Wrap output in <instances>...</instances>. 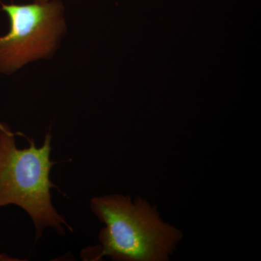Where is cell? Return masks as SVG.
<instances>
[{"instance_id":"2","label":"cell","mask_w":261,"mask_h":261,"mask_svg":"<svg viewBox=\"0 0 261 261\" xmlns=\"http://www.w3.org/2000/svg\"><path fill=\"white\" fill-rule=\"evenodd\" d=\"M29 147L19 149L9 125L0 121V207L14 205L21 207L32 219L36 240L47 228L63 236L72 227L53 205L50 171L51 135L47 132L44 143L36 147L28 139Z\"/></svg>"},{"instance_id":"5","label":"cell","mask_w":261,"mask_h":261,"mask_svg":"<svg viewBox=\"0 0 261 261\" xmlns=\"http://www.w3.org/2000/svg\"><path fill=\"white\" fill-rule=\"evenodd\" d=\"M49 0H33V2H35V3H46V2H48Z\"/></svg>"},{"instance_id":"3","label":"cell","mask_w":261,"mask_h":261,"mask_svg":"<svg viewBox=\"0 0 261 261\" xmlns=\"http://www.w3.org/2000/svg\"><path fill=\"white\" fill-rule=\"evenodd\" d=\"M0 5L10 22L8 32L0 36V74H14L30 63L55 56L68 32L61 0Z\"/></svg>"},{"instance_id":"1","label":"cell","mask_w":261,"mask_h":261,"mask_svg":"<svg viewBox=\"0 0 261 261\" xmlns=\"http://www.w3.org/2000/svg\"><path fill=\"white\" fill-rule=\"evenodd\" d=\"M91 210L106 226L99 245L84 249V260L108 256L119 261H163L172 253L181 233L165 224L147 200L112 195L94 197Z\"/></svg>"},{"instance_id":"4","label":"cell","mask_w":261,"mask_h":261,"mask_svg":"<svg viewBox=\"0 0 261 261\" xmlns=\"http://www.w3.org/2000/svg\"><path fill=\"white\" fill-rule=\"evenodd\" d=\"M0 260H20V259H14L13 257L8 256V255H5V254H0Z\"/></svg>"}]
</instances>
